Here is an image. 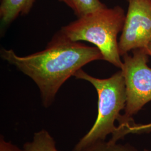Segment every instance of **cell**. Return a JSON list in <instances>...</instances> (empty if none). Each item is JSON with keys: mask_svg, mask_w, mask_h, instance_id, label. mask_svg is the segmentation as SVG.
I'll return each mask as SVG.
<instances>
[{"mask_svg": "<svg viewBox=\"0 0 151 151\" xmlns=\"http://www.w3.org/2000/svg\"><path fill=\"white\" fill-rule=\"evenodd\" d=\"M1 58L32 78L40 91L44 106L54 101L60 87L85 65L104 60L97 47L66 38L60 31L43 50L19 56L12 49H1Z\"/></svg>", "mask_w": 151, "mask_h": 151, "instance_id": "obj_1", "label": "cell"}, {"mask_svg": "<svg viewBox=\"0 0 151 151\" xmlns=\"http://www.w3.org/2000/svg\"><path fill=\"white\" fill-rule=\"evenodd\" d=\"M125 12L120 6L107 7L88 14L61 28L60 32L73 42L85 41L100 50L104 60L122 69L118 35L122 32Z\"/></svg>", "mask_w": 151, "mask_h": 151, "instance_id": "obj_2", "label": "cell"}, {"mask_svg": "<svg viewBox=\"0 0 151 151\" xmlns=\"http://www.w3.org/2000/svg\"><path fill=\"white\" fill-rule=\"evenodd\" d=\"M74 76L77 79L89 82L95 88L98 95L97 118L91 129L76 145L73 151H80L93 143L105 140L110 134L117 130L115 120L120 118V111L125 109L127 92L122 70L108 78L100 79L88 75L80 69Z\"/></svg>", "mask_w": 151, "mask_h": 151, "instance_id": "obj_3", "label": "cell"}, {"mask_svg": "<svg viewBox=\"0 0 151 151\" xmlns=\"http://www.w3.org/2000/svg\"><path fill=\"white\" fill-rule=\"evenodd\" d=\"M132 55L123 56L122 70L124 76L127 103L125 113L118 120L117 132L134 122L133 116L151 101V68L148 65V55L145 49H137Z\"/></svg>", "mask_w": 151, "mask_h": 151, "instance_id": "obj_4", "label": "cell"}, {"mask_svg": "<svg viewBox=\"0 0 151 151\" xmlns=\"http://www.w3.org/2000/svg\"><path fill=\"white\" fill-rule=\"evenodd\" d=\"M128 7L118 42L121 57L137 49H145L151 40V2L127 0Z\"/></svg>", "mask_w": 151, "mask_h": 151, "instance_id": "obj_5", "label": "cell"}, {"mask_svg": "<svg viewBox=\"0 0 151 151\" xmlns=\"http://www.w3.org/2000/svg\"><path fill=\"white\" fill-rule=\"evenodd\" d=\"M35 0H2L0 5L1 32L19 16L25 15Z\"/></svg>", "mask_w": 151, "mask_h": 151, "instance_id": "obj_6", "label": "cell"}, {"mask_svg": "<svg viewBox=\"0 0 151 151\" xmlns=\"http://www.w3.org/2000/svg\"><path fill=\"white\" fill-rule=\"evenodd\" d=\"M24 151H58L55 148L53 138L45 130L34 133L31 142L26 143Z\"/></svg>", "mask_w": 151, "mask_h": 151, "instance_id": "obj_7", "label": "cell"}, {"mask_svg": "<svg viewBox=\"0 0 151 151\" xmlns=\"http://www.w3.org/2000/svg\"><path fill=\"white\" fill-rule=\"evenodd\" d=\"M73 10L76 15L80 17L92 12L102 9L106 6L100 0H59Z\"/></svg>", "mask_w": 151, "mask_h": 151, "instance_id": "obj_8", "label": "cell"}, {"mask_svg": "<svg viewBox=\"0 0 151 151\" xmlns=\"http://www.w3.org/2000/svg\"><path fill=\"white\" fill-rule=\"evenodd\" d=\"M80 151H138L129 143H118L110 139L108 142L99 140L87 146Z\"/></svg>", "mask_w": 151, "mask_h": 151, "instance_id": "obj_9", "label": "cell"}, {"mask_svg": "<svg viewBox=\"0 0 151 151\" xmlns=\"http://www.w3.org/2000/svg\"><path fill=\"white\" fill-rule=\"evenodd\" d=\"M151 132V123L147 124H136L135 123L127 126L121 133L123 138L128 134H143Z\"/></svg>", "mask_w": 151, "mask_h": 151, "instance_id": "obj_10", "label": "cell"}, {"mask_svg": "<svg viewBox=\"0 0 151 151\" xmlns=\"http://www.w3.org/2000/svg\"><path fill=\"white\" fill-rule=\"evenodd\" d=\"M0 151H24V150H20L10 142H6L4 138L1 137L0 139Z\"/></svg>", "mask_w": 151, "mask_h": 151, "instance_id": "obj_11", "label": "cell"}, {"mask_svg": "<svg viewBox=\"0 0 151 151\" xmlns=\"http://www.w3.org/2000/svg\"><path fill=\"white\" fill-rule=\"evenodd\" d=\"M145 50H146V53L148 54V55L149 56H151V40L148 44V45L147 46Z\"/></svg>", "mask_w": 151, "mask_h": 151, "instance_id": "obj_12", "label": "cell"}, {"mask_svg": "<svg viewBox=\"0 0 151 151\" xmlns=\"http://www.w3.org/2000/svg\"><path fill=\"white\" fill-rule=\"evenodd\" d=\"M145 151H148V150H145Z\"/></svg>", "mask_w": 151, "mask_h": 151, "instance_id": "obj_13", "label": "cell"}, {"mask_svg": "<svg viewBox=\"0 0 151 151\" xmlns=\"http://www.w3.org/2000/svg\"><path fill=\"white\" fill-rule=\"evenodd\" d=\"M150 1H151V0H150Z\"/></svg>", "mask_w": 151, "mask_h": 151, "instance_id": "obj_14", "label": "cell"}]
</instances>
